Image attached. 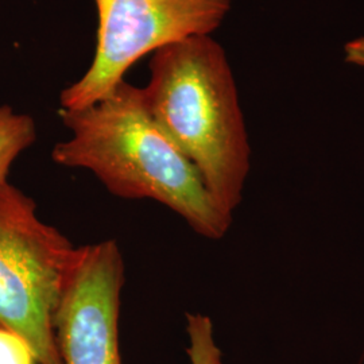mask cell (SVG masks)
<instances>
[{"label": "cell", "instance_id": "1", "mask_svg": "<svg viewBox=\"0 0 364 364\" xmlns=\"http://www.w3.org/2000/svg\"><path fill=\"white\" fill-rule=\"evenodd\" d=\"M58 115L70 138L54 146L57 165L90 170L117 197L158 201L201 236L218 240L227 234L232 218L218 207L195 165L153 122L142 88L123 80L97 103L60 108Z\"/></svg>", "mask_w": 364, "mask_h": 364}, {"label": "cell", "instance_id": "2", "mask_svg": "<svg viewBox=\"0 0 364 364\" xmlns=\"http://www.w3.org/2000/svg\"><path fill=\"white\" fill-rule=\"evenodd\" d=\"M142 88L153 122L198 170L218 207L232 218L250 171V144L234 73L210 36L153 53Z\"/></svg>", "mask_w": 364, "mask_h": 364}, {"label": "cell", "instance_id": "3", "mask_svg": "<svg viewBox=\"0 0 364 364\" xmlns=\"http://www.w3.org/2000/svg\"><path fill=\"white\" fill-rule=\"evenodd\" d=\"M77 247L41 220L33 198L0 183V326L26 340L38 364H60L53 331Z\"/></svg>", "mask_w": 364, "mask_h": 364}, {"label": "cell", "instance_id": "4", "mask_svg": "<svg viewBox=\"0 0 364 364\" xmlns=\"http://www.w3.org/2000/svg\"><path fill=\"white\" fill-rule=\"evenodd\" d=\"M97 38L88 70L63 90V109L95 105L124 80L131 66L158 49L220 27L234 0H93Z\"/></svg>", "mask_w": 364, "mask_h": 364}, {"label": "cell", "instance_id": "5", "mask_svg": "<svg viewBox=\"0 0 364 364\" xmlns=\"http://www.w3.org/2000/svg\"><path fill=\"white\" fill-rule=\"evenodd\" d=\"M124 260L115 240L77 248L53 314L60 364H122L120 293Z\"/></svg>", "mask_w": 364, "mask_h": 364}, {"label": "cell", "instance_id": "6", "mask_svg": "<svg viewBox=\"0 0 364 364\" xmlns=\"http://www.w3.org/2000/svg\"><path fill=\"white\" fill-rule=\"evenodd\" d=\"M36 139L37 127L33 117L14 112L10 105H0V183L7 181L14 161Z\"/></svg>", "mask_w": 364, "mask_h": 364}, {"label": "cell", "instance_id": "7", "mask_svg": "<svg viewBox=\"0 0 364 364\" xmlns=\"http://www.w3.org/2000/svg\"><path fill=\"white\" fill-rule=\"evenodd\" d=\"M191 364H223V353L213 338V324L208 316L186 314Z\"/></svg>", "mask_w": 364, "mask_h": 364}, {"label": "cell", "instance_id": "8", "mask_svg": "<svg viewBox=\"0 0 364 364\" xmlns=\"http://www.w3.org/2000/svg\"><path fill=\"white\" fill-rule=\"evenodd\" d=\"M0 364H38V360L25 338L0 326Z\"/></svg>", "mask_w": 364, "mask_h": 364}, {"label": "cell", "instance_id": "9", "mask_svg": "<svg viewBox=\"0 0 364 364\" xmlns=\"http://www.w3.org/2000/svg\"><path fill=\"white\" fill-rule=\"evenodd\" d=\"M344 61L351 65L364 68V36L344 45Z\"/></svg>", "mask_w": 364, "mask_h": 364}]
</instances>
